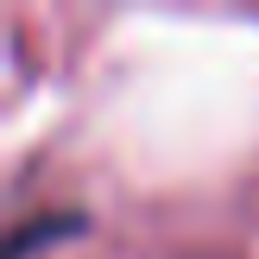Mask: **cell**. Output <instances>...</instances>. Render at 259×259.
Wrapping results in <instances>:
<instances>
[{"label":"cell","instance_id":"cell-1","mask_svg":"<svg viewBox=\"0 0 259 259\" xmlns=\"http://www.w3.org/2000/svg\"><path fill=\"white\" fill-rule=\"evenodd\" d=\"M63 234H82V215H32L25 228H13L7 240V259H32V247H45V240H63Z\"/></svg>","mask_w":259,"mask_h":259}]
</instances>
